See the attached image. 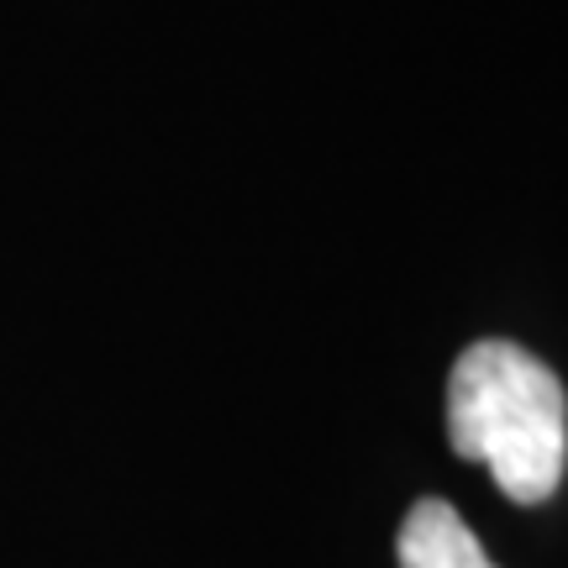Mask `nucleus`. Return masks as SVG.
I'll return each mask as SVG.
<instances>
[{
	"instance_id": "obj_1",
	"label": "nucleus",
	"mask_w": 568,
	"mask_h": 568,
	"mask_svg": "<svg viewBox=\"0 0 568 568\" xmlns=\"http://www.w3.org/2000/svg\"><path fill=\"white\" fill-rule=\"evenodd\" d=\"M447 432L485 464L516 506H542L568 468V395L542 358L516 343H474L453 364Z\"/></svg>"
},
{
	"instance_id": "obj_2",
	"label": "nucleus",
	"mask_w": 568,
	"mask_h": 568,
	"mask_svg": "<svg viewBox=\"0 0 568 568\" xmlns=\"http://www.w3.org/2000/svg\"><path fill=\"white\" fill-rule=\"evenodd\" d=\"M400 568H495L479 548V537L464 527V516L447 500H416L395 537Z\"/></svg>"
}]
</instances>
